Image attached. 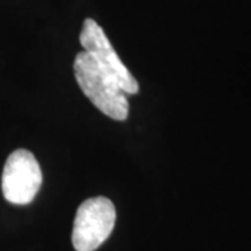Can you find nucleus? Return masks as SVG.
I'll return each instance as SVG.
<instances>
[{
	"instance_id": "f257e3e1",
	"label": "nucleus",
	"mask_w": 251,
	"mask_h": 251,
	"mask_svg": "<svg viewBox=\"0 0 251 251\" xmlns=\"http://www.w3.org/2000/svg\"><path fill=\"white\" fill-rule=\"evenodd\" d=\"M77 84L97 108L113 120L123 122L128 117L127 94L99 67L85 50L74 59Z\"/></svg>"
},
{
	"instance_id": "f03ea898",
	"label": "nucleus",
	"mask_w": 251,
	"mask_h": 251,
	"mask_svg": "<svg viewBox=\"0 0 251 251\" xmlns=\"http://www.w3.org/2000/svg\"><path fill=\"white\" fill-rule=\"evenodd\" d=\"M116 224V208L106 197L85 200L77 209L73 227L75 251H95L108 240Z\"/></svg>"
},
{
	"instance_id": "7ed1b4c3",
	"label": "nucleus",
	"mask_w": 251,
	"mask_h": 251,
	"mask_svg": "<svg viewBox=\"0 0 251 251\" xmlns=\"http://www.w3.org/2000/svg\"><path fill=\"white\" fill-rule=\"evenodd\" d=\"M80 42L84 50L97 62L99 67L108 74L126 94H138L140 85L120 60L116 50L108 39L105 31L92 18H87L80 32Z\"/></svg>"
},
{
	"instance_id": "20e7f679",
	"label": "nucleus",
	"mask_w": 251,
	"mask_h": 251,
	"mask_svg": "<svg viewBox=\"0 0 251 251\" xmlns=\"http://www.w3.org/2000/svg\"><path fill=\"white\" fill-rule=\"evenodd\" d=\"M42 186V171L36 158L27 150H17L6 161L1 175L4 198L16 205L29 204Z\"/></svg>"
}]
</instances>
